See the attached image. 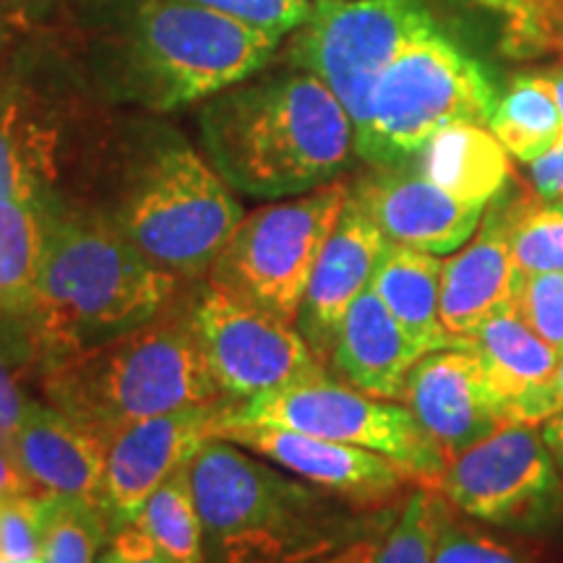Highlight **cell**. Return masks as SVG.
<instances>
[{
    "mask_svg": "<svg viewBox=\"0 0 563 563\" xmlns=\"http://www.w3.org/2000/svg\"><path fill=\"white\" fill-rule=\"evenodd\" d=\"M279 34L191 0H84L81 53L112 102L170 112L203 102L272 63Z\"/></svg>",
    "mask_w": 563,
    "mask_h": 563,
    "instance_id": "1",
    "label": "cell"
},
{
    "mask_svg": "<svg viewBox=\"0 0 563 563\" xmlns=\"http://www.w3.org/2000/svg\"><path fill=\"white\" fill-rule=\"evenodd\" d=\"M207 159L235 194L282 201L340 180L355 125L334 91L308 70L264 68L201 102Z\"/></svg>",
    "mask_w": 563,
    "mask_h": 563,
    "instance_id": "2",
    "label": "cell"
},
{
    "mask_svg": "<svg viewBox=\"0 0 563 563\" xmlns=\"http://www.w3.org/2000/svg\"><path fill=\"white\" fill-rule=\"evenodd\" d=\"M188 470L207 563H319L397 517L342 501L224 439L203 443Z\"/></svg>",
    "mask_w": 563,
    "mask_h": 563,
    "instance_id": "3",
    "label": "cell"
},
{
    "mask_svg": "<svg viewBox=\"0 0 563 563\" xmlns=\"http://www.w3.org/2000/svg\"><path fill=\"white\" fill-rule=\"evenodd\" d=\"M102 211L154 266L183 282L207 277L243 220L235 191L178 129L133 121L104 144Z\"/></svg>",
    "mask_w": 563,
    "mask_h": 563,
    "instance_id": "4",
    "label": "cell"
},
{
    "mask_svg": "<svg viewBox=\"0 0 563 563\" xmlns=\"http://www.w3.org/2000/svg\"><path fill=\"white\" fill-rule=\"evenodd\" d=\"M186 285L154 266L102 211L53 201L37 295L24 319L40 373L157 319Z\"/></svg>",
    "mask_w": 563,
    "mask_h": 563,
    "instance_id": "5",
    "label": "cell"
},
{
    "mask_svg": "<svg viewBox=\"0 0 563 563\" xmlns=\"http://www.w3.org/2000/svg\"><path fill=\"white\" fill-rule=\"evenodd\" d=\"M191 285L157 319L47 365L37 376L42 402L112 443L154 415L228 399L196 336Z\"/></svg>",
    "mask_w": 563,
    "mask_h": 563,
    "instance_id": "6",
    "label": "cell"
},
{
    "mask_svg": "<svg viewBox=\"0 0 563 563\" xmlns=\"http://www.w3.org/2000/svg\"><path fill=\"white\" fill-rule=\"evenodd\" d=\"M496 84L464 47L439 30L420 32L384 70L355 152L371 167L405 165L435 133L456 123L488 125Z\"/></svg>",
    "mask_w": 563,
    "mask_h": 563,
    "instance_id": "7",
    "label": "cell"
},
{
    "mask_svg": "<svg viewBox=\"0 0 563 563\" xmlns=\"http://www.w3.org/2000/svg\"><path fill=\"white\" fill-rule=\"evenodd\" d=\"M347 188L350 183L340 178L243 214L203 279L232 298L295 323L323 243L342 214Z\"/></svg>",
    "mask_w": 563,
    "mask_h": 563,
    "instance_id": "8",
    "label": "cell"
},
{
    "mask_svg": "<svg viewBox=\"0 0 563 563\" xmlns=\"http://www.w3.org/2000/svg\"><path fill=\"white\" fill-rule=\"evenodd\" d=\"M435 26L428 0H319L287 42V63L334 91L355 125L368 123L371 97L391 60Z\"/></svg>",
    "mask_w": 563,
    "mask_h": 563,
    "instance_id": "9",
    "label": "cell"
},
{
    "mask_svg": "<svg viewBox=\"0 0 563 563\" xmlns=\"http://www.w3.org/2000/svg\"><path fill=\"white\" fill-rule=\"evenodd\" d=\"M228 422H256L368 449L397 462L420 485H435L446 456L428 439L405 405L352 389L336 376L311 378L262 397L235 402Z\"/></svg>",
    "mask_w": 563,
    "mask_h": 563,
    "instance_id": "10",
    "label": "cell"
},
{
    "mask_svg": "<svg viewBox=\"0 0 563 563\" xmlns=\"http://www.w3.org/2000/svg\"><path fill=\"white\" fill-rule=\"evenodd\" d=\"M435 490L477 522L543 534L563 525V475L543 433L506 422L446 464Z\"/></svg>",
    "mask_w": 563,
    "mask_h": 563,
    "instance_id": "11",
    "label": "cell"
},
{
    "mask_svg": "<svg viewBox=\"0 0 563 563\" xmlns=\"http://www.w3.org/2000/svg\"><path fill=\"white\" fill-rule=\"evenodd\" d=\"M191 316L211 376L232 402L329 373L292 321L232 298L207 279L191 285Z\"/></svg>",
    "mask_w": 563,
    "mask_h": 563,
    "instance_id": "12",
    "label": "cell"
},
{
    "mask_svg": "<svg viewBox=\"0 0 563 563\" xmlns=\"http://www.w3.org/2000/svg\"><path fill=\"white\" fill-rule=\"evenodd\" d=\"M232 405V399H220L180 407L141 420L112 439L100 496L110 534L136 522L146 498L175 470L186 467L201 452L203 443L217 439V431L230 418Z\"/></svg>",
    "mask_w": 563,
    "mask_h": 563,
    "instance_id": "13",
    "label": "cell"
},
{
    "mask_svg": "<svg viewBox=\"0 0 563 563\" xmlns=\"http://www.w3.org/2000/svg\"><path fill=\"white\" fill-rule=\"evenodd\" d=\"M217 439L238 443L277 464L285 473L371 511L386 509L402 496H410L407 488L418 483L405 467L382 454L290 428L224 422Z\"/></svg>",
    "mask_w": 563,
    "mask_h": 563,
    "instance_id": "14",
    "label": "cell"
},
{
    "mask_svg": "<svg viewBox=\"0 0 563 563\" xmlns=\"http://www.w3.org/2000/svg\"><path fill=\"white\" fill-rule=\"evenodd\" d=\"M74 112L53 89L16 76L0 87V199L58 201Z\"/></svg>",
    "mask_w": 563,
    "mask_h": 563,
    "instance_id": "15",
    "label": "cell"
},
{
    "mask_svg": "<svg viewBox=\"0 0 563 563\" xmlns=\"http://www.w3.org/2000/svg\"><path fill=\"white\" fill-rule=\"evenodd\" d=\"M402 402L446 462L509 422L470 347L426 352L407 376Z\"/></svg>",
    "mask_w": 563,
    "mask_h": 563,
    "instance_id": "16",
    "label": "cell"
},
{
    "mask_svg": "<svg viewBox=\"0 0 563 563\" xmlns=\"http://www.w3.org/2000/svg\"><path fill=\"white\" fill-rule=\"evenodd\" d=\"M386 241L446 256L456 253L481 228L488 207L456 199L422 175L412 162L371 167L350 183Z\"/></svg>",
    "mask_w": 563,
    "mask_h": 563,
    "instance_id": "17",
    "label": "cell"
},
{
    "mask_svg": "<svg viewBox=\"0 0 563 563\" xmlns=\"http://www.w3.org/2000/svg\"><path fill=\"white\" fill-rule=\"evenodd\" d=\"M386 245L384 232L373 222L368 209L347 188L342 214L332 235L323 243L302 298L298 332L311 344L316 357L329 368V355L340 334V327L357 295L371 287L373 269Z\"/></svg>",
    "mask_w": 563,
    "mask_h": 563,
    "instance_id": "18",
    "label": "cell"
},
{
    "mask_svg": "<svg viewBox=\"0 0 563 563\" xmlns=\"http://www.w3.org/2000/svg\"><path fill=\"white\" fill-rule=\"evenodd\" d=\"M511 196L514 186L498 194L485 209L475 235L443 262L441 323L464 344L490 313L511 306L522 279L509 249Z\"/></svg>",
    "mask_w": 563,
    "mask_h": 563,
    "instance_id": "19",
    "label": "cell"
},
{
    "mask_svg": "<svg viewBox=\"0 0 563 563\" xmlns=\"http://www.w3.org/2000/svg\"><path fill=\"white\" fill-rule=\"evenodd\" d=\"M464 347L481 361L509 422L538 426L559 415L553 376L561 355L527 327L514 302L490 313Z\"/></svg>",
    "mask_w": 563,
    "mask_h": 563,
    "instance_id": "20",
    "label": "cell"
},
{
    "mask_svg": "<svg viewBox=\"0 0 563 563\" xmlns=\"http://www.w3.org/2000/svg\"><path fill=\"white\" fill-rule=\"evenodd\" d=\"M11 452L37 493L84 498L100 506L110 443L53 405L32 399Z\"/></svg>",
    "mask_w": 563,
    "mask_h": 563,
    "instance_id": "21",
    "label": "cell"
},
{
    "mask_svg": "<svg viewBox=\"0 0 563 563\" xmlns=\"http://www.w3.org/2000/svg\"><path fill=\"white\" fill-rule=\"evenodd\" d=\"M426 352L368 287L344 316L329 373L368 397L402 402L407 376Z\"/></svg>",
    "mask_w": 563,
    "mask_h": 563,
    "instance_id": "22",
    "label": "cell"
},
{
    "mask_svg": "<svg viewBox=\"0 0 563 563\" xmlns=\"http://www.w3.org/2000/svg\"><path fill=\"white\" fill-rule=\"evenodd\" d=\"M441 272L443 258L435 253L386 241L371 277V290L428 352L464 347L441 323Z\"/></svg>",
    "mask_w": 563,
    "mask_h": 563,
    "instance_id": "23",
    "label": "cell"
},
{
    "mask_svg": "<svg viewBox=\"0 0 563 563\" xmlns=\"http://www.w3.org/2000/svg\"><path fill=\"white\" fill-rule=\"evenodd\" d=\"M410 162L456 199L481 207H488L514 178L511 154L481 123L449 125Z\"/></svg>",
    "mask_w": 563,
    "mask_h": 563,
    "instance_id": "24",
    "label": "cell"
},
{
    "mask_svg": "<svg viewBox=\"0 0 563 563\" xmlns=\"http://www.w3.org/2000/svg\"><path fill=\"white\" fill-rule=\"evenodd\" d=\"M53 201L0 199V316L26 319L47 251Z\"/></svg>",
    "mask_w": 563,
    "mask_h": 563,
    "instance_id": "25",
    "label": "cell"
},
{
    "mask_svg": "<svg viewBox=\"0 0 563 563\" xmlns=\"http://www.w3.org/2000/svg\"><path fill=\"white\" fill-rule=\"evenodd\" d=\"M488 129L514 159H538L563 136V118L538 74H522L498 95Z\"/></svg>",
    "mask_w": 563,
    "mask_h": 563,
    "instance_id": "26",
    "label": "cell"
},
{
    "mask_svg": "<svg viewBox=\"0 0 563 563\" xmlns=\"http://www.w3.org/2000/svg\"><path fill=\"white\" fill-rule=\"evenodd\" d=\"M191 464V462H188ZM180 467L146 498L136 517L139 530L146 532L154 548L173 563H207L203 527L196 509L191 470Z\"/></svg>",
    "mask_w": 563,
    "mask_h": 563,
    "instance_id": "27",
    "label": "cell"
},
{
    "mask_svg": "<svg viewBox=\"0 0 563 563\" xmlns=\"http://www.w3.org/2000/svg\"><path fill=\"white\" fill-rule=\"evenodd\" d=\"M509 249L519 274L563 272V199L545 201L532 188H514Z\"/></svg>",
    "mask_w": 563,
    "mask_h": 563,
    "instance_id": "28",
    "label": "cell"
},
{
    "mask_svg": "<svg viewBox=\"0 0 563 563\" xmlns=\"http://www.w3.org/2000/svg\"><path fill=\"white\" fill-rule=\"evenodd\" d=\"M446 519L449 506L441 493L431 485L410 490L382 538L376 563H433Z\"/></svg>",
    "mask_w": 563,
    "mask_h": 563,
    "instance_id": "29",
    "label": "cell"
},
{
    "mask_svg": "<svg viewBox=\"0 0 563 563\" xmlns=\"http://www.w3.org/2000/svg\"><path fill=\"white\" fill-rule=\"evenodd\" d=\"M45 555L42 563H97L110 527L102 509L84 498L47 496Z\"/></svg>",
    "mask_w": 563,
    "mask_h": 563,
    "instance_id": "30",
    "label": "cell"
},
{
    "mask_svg": "<svg viewBox=\"0 0 563 563\" xmlns=\"http://www.w3.org/2000/svg\"><path fill=\"white\" fill-rule=\"evenodd\" d=\"M37 357L21 319L0 316V441L11 446L32 397L26 382H37Z\"/></svg>",
    "mask_w": 563,
    "mask_h": 563,
    "instance_id": "31",
    "label": "cell"
},
{
    "mask_svg": "<svg viewBox=\"0 0 563 563\" xmlns=\"http://www.w3.org/2000/svg\"><path fill=\"white\" fill-rule=\"evenodd\" d=\"M47 493L0 496V559L11 563H42L45 555Z\"/></svg>",
    "mask_w": 563,
    "mask_h": 563,
    "instance_id": "32",
    "label": "cell"
},
{
    "mask_svg": "<svg viewBox=\"0 0 563 563\" xmlns=\"http://www.w3.org/2000/svg\"><path fill=\"white\" fill-rule=\"evenodd\" d=\"M514 308L527 327L563 357V272L522 274Z\"/></svg>",
    "mask_w": 563,
    "mask_h": 563,
    "instance_id": "33",
    "label": "cell"
},
{
    "mask_svg": "<svg viewBox=\"0 0 563 563\" xmlns=\"http://www.w3.org/2000/svg\"><path fill=\"white\" fill-rule=\"evenodd\" d=\"M191 3L279 34V37L298 30L311 13L308 0H191Z\"/></svg>",
    "mask_w": 563,
    "mask_h": 563,
    "instance_id": "34",
    "label": "cell"
},
{
    "mask_svg": "<svg viewBox=\"0 0 563 563\" xmlns=\"http://www.w3.org/2000/svg\"><path fill=\"white\" fill-rule=\"evenodd\" d=\"M433 563H527L509 545L498 543L490 534L477 532L473 527L456 525L449 514L443 522L439 548Z\"/></svg>",
    "mask_w": 563,
    "mask_h": 563,
    "instance_id": "35",
    "label": "cell"
},
{
    "mask_svg": "<svg viewBox=\"0 0 563 563\" xmlns=\"http://www.w3.org/2000/svg\"><path fill=\"white\" fill-rule=\"evenodd\" d=\"M530 188L545 201L563 199V136L545 154L530 162Z\"/></svg>",
    "mask_w": 563,
    "mask_h": 563,
    "instance_id": "36",
    "label": "cell"
},
{
    "mask_svg": "<svg viewBox=\"0 0 563 563\" xmlns=\"http://www.w3.org/2000/svg\"><path fill=\"white\" fill-rule=\"evenodd\" d=\"M112 543L118 545V551L123 553L125 563H173L170 559H165L150 538H146L144 530H139L136 525L123 527V530L110 534Z\"/></svg>",
    "mask_w": 563,
    "mask_h": 563,
    "instance_id": "37",
    "label": "cell"
},
{
    "mask_svg": "<svg viewBox=\"0 0 563 563\" xmlns=\"http://www.w3.org/2000/svg\"><path fill=\"white\" fill-rule=\"evenodd\" d=\"M30 493H37V488L21 470L11 446L0 441V496H30Z\"/></svg>",
    "mask_w": 563,
    "mask_h": 563,
    "instance_id": "38",
    "label": "cell"
},
{
    "mask_svg": "<svg viewBox=\"0 0 563 563\" xmlns=\"http://www.w3.org/2000/svg\"><path fill=\"white\" fill-rule=\"evenodd\" d=\"M543 439L548 443V449H551L555 464H559L561 475H563V415H555V418L545 420L543 422Z\"/></svg>",
    "mask_w": 563,
    "mask_h": 563,
    "instance_id": "39",
    "label": "cell"
},
{
    "mask_svg": "<svg viewBox=\"0 0 563 563\" xmlns=\"http://www.w3.org/2000/svg\"><path fill=\"white\" fill-rule=\"evenodd\" d=\"M538 74V79L543 87L551 91L555 108H559L561 118H563V66H555V68H548V70H534Z\"/></svg>",
    "mask_w": 563,
    "mask_h": 563,
    "instance_id": "40",
    "label": "cell"
},
{
    "mask_svg": "<svg viewBox=\"0 0 563 563\" xmlns=\"http://www.w3.org/2000/svg\"><path fill=\"white\" fill-rule=\"evenodd\" d=\"M384 534H373V538H365L361 543L352 545L347 551V561L344 563H376V553H378V545H382Z\"/></svg>",
    "mask_w": 563,
    "mask_h": 563,
    "instance_id": "41",
    "label": "cell"
},
{
    "mask_svg": "<svg viewBox=\"0 0 563 563\" xmlns=\"http://www.w3.org/2000/svg\"><path fill=\"white\" fill-rule=\"evenodd\" d=\"M97 563H125V559H123V553L118 551V545L112 543V540H108V543H104V548H102L100 559H97Z\"/></svg>",
    "mask_w": 563,
    "mask_h": 563,
    "instance_id": "42",
    "label": "cell"
},
{
    "mask_svg": "<svg viewBox=\"0 0 563 563\" xmlns=\"http://www.w3.org/2000/svg\"><path fill=\"white\" fill-rule=\"evenodd\" d=\"M553 391H555V405H559V415H563V357H561L559 368H555Z\"/></svg>",
    "mask_w": 563,
    "mask_h": 563,
    "instance_id": "43",
    "label": "cell"
},
{
    "mask_svg": "<svg viewBox=\"0 0 563 563\" xmlns=\"http://www.w3.org/2000/svg\"><path fill=\"white\" fill-rule=\"evenodd\" d=\"M352 548V545H350ZM347 548V551H350ZM347 551H342V553H336V555H332V559H323V561H319V563H344L347 561Z\"/></svg>",
    "mask_w": 563,
    "mask_h": 563,
    "instance_id": "44",
    "label": "cell"
},
{
    "mask_svg": "<svg viewBox=\"0 0 563 563\" xmlns=\"http://www.w3.org/2000/svg\"><path fill=\"white\" fill-rule=\"evenodd\" d=\"M0 563H11V561H3V559H0Z\"/></svg>",
    "mask_w": 563,
    "mask_h": 563,
    "instance_id": "45",
    "label": "cell"
}]
</instances>
